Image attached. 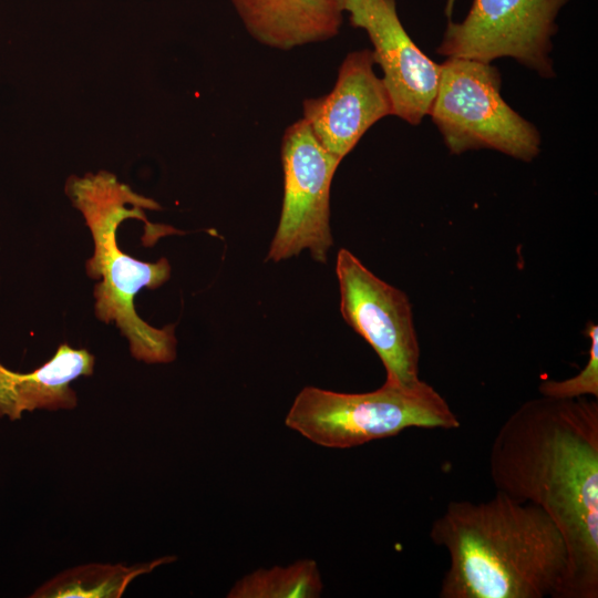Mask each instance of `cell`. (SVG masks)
Instances as JSON below:
<instances>
[{
    "instance_id": "cell-9",
    "label": "cell",
    "mask_w": 598,
    "mask_h": 598,
    "mask_svg": "<svg viewBox=\"0 0 598 598\" xmlns=\"http://www.w3.org/2000/svg\"><path fill=\"white\" fill-rule=\"evenodd\" d=\"M352 27L367 32L392 102V115L417 125L429 115L441 75L404 29L395 0H346Z\"/></svg>"
},
{
    "instance_id": "cell-4",
    "label": "cell",
    "mask_w": 598,
    "mask_h": 598,
    "mask_svg": "<svg viewBox=\"0 0 598 598\" xmlns=\"http://www.w3.org/2000/svg\"><path fill=\"white\" fill-rule=\"evenodd\" d=\"M285 423L312 443L329 448L363 445L410 427L461 426L446 400L421 379L410 385L385 381L379 389L363 393L306 386L295 398Z\"/></svg>"
},
{
    "instance_id": "cell-5",
    "label": "cell",
    "mask_w": 598,
    "mask_h": 598,
    "mask_svg": "<svg viewBox=\"0 0 598 598\" xmlns=\"http://www.w3.org/2000/svg\"><path fill=\"white\" fill-rule=\"evenodd\" d=\"M502 78L491 63L447 58L429 115L450 153L494 150L532 162L540 152L536 126L501 95Z\"/></svg>"
},
{
    "instance_id": "cell-2",
    "label": "cell",
    "mask_w": 598,
    "mask_h": 598,
    "mask_svg": "<svg viewBox=\"0 0 598 598\" xmlns=\"http://www.w3.org/2000/svg\"><path fill=\"white\" fill-rule=\"evenodd\" d=\"M430 538L448 554L441 598H568L565 540L532 504L498 492L485 502L452 501Z\"/></svg>"
},
{
    "instance_id": "cell-11",
    "label": "cell",
    "mask_w": 598,
    "mask_h": 598,
    "mask_svg": "<svg viewBox=\"0 0 598 598\" xmlns=\"http://www.w3.org/2000/svg\"><path fill=\"white\" fill-rule=\"evenodd\" d=\"M247 32L259 43L291 50L336 37L346 0H230Z\"/></svg>"
},
{
    "instance_id": "cell-3",
    "label": "cell",
    "mask_w": 598,
    "mask_h": 598,
    "mask_svg": "<svg viewBox=\"0 0 598 598\" xmlns=\"http://www.w3.org/2000/svg\"><path fill=\"white\" fill-rule=\"evenodd\" d=\"M66 193L83 214L93 239V255L86 260V274L95 280L94 312L99 320L114 322L130 346L131 354L146 363H169L176 358L175 327L155 328L140 318L134 299L143 289L154 290L171 277L165 257L156 262L141 261L125 254L117 244V229L127 218L145 224L143 244L154 245L158 238L183 234L171 226L153 225L143 208L159 209V205L137 195L114 175L101 172L83 178L72 177Z\"/></svg>"
},
{
    "instance_id": "cell-6",
    "label": "cell",
    "mask_w": 598,
    "mask_h": 598,
    "mask_svg": "<svg viewBox=\"0 0 598 598\" xmlns=\"http://www.w3.org/2000/svg\"><path fill=\"white\" fill-rule=\"evenodd\" d=\"M280 157L283 197L266 260L278 262L309 250L316 261L327 264L333 245L330 187L341 159L318 142L303 118L283 132Z\"/></svg>"
},
{
    "instance_id": "cell-1",
    "label": "cell",
    "mask_w": 598,
    "mask_h": 598,
    "mask_svg": "<svg viewBox=\"0 0 598 598\" xmlns=\"http://www.w3.org/2000/svg\"><path fill=\"white\" fill-rule=\"evenodd\" d=\"M496 492L540 508L569 557L568 598L598 597V402L540 395L498 429L489 452Z\"/></svg>"
},
{
    "instance_id": "cell-8",
    "label": "cell",
    "mask_w": 598,
    "mask_h": 598,
    "mask_svg": "<svg viewBox=\"0 0 598 598\" xmlns=\"http://www.w3.org/2000/svg\"><path fill=\"white\" fill-rule=\"evenodd\" d=\"M336 276L341 316L378 354L385 381L417 382L420 344L406 293L380 279L346 248L337 254Z\"/></svg>"
},
{
    "instance_id": "cell-15",
    "label": "cell",
    "mask_w": 598,
    "mask_h": 598,
    "mask_svg": "<svg viewBox=\"0 0 598 598\" xmlns=\"http://www.w3.org/2000/svg\"><path fill=\"white\" fill-rule=\"evenodd\" d=\"M586 334L590 340L588 361L574 377L565 380H543L540 395L555 399L598 398V326L589 322Z\"/></svg>"
},
{
    "instance_id": "cell-14",
    "label": "cell",
    "mask_w": 598,
    "mask_h": 598,
    "mask_svg": "<svg viewBox=\"0 0 598 598\" xmlns=\"http://www.w3.org/2000/svg\"><path fill=\"white\" fill-rule=\"evenodd\" d=\"M323 582L313 559L272 568H259L240 578L228 591V598H317Z\"/></svg>"
},
{
    "instance_id": "cell-12",
    "label": "cell",
    "mask_w": 598,
    "mask_h": 598,
    "mask_svg": "<svg viewBox=\"0 0 598 598\" xmlns=\"http://www.w3.org/2000/svg\"><path fill=\"white\" fill-rule=\"evenodd\" d=\"M94 355L85 349L61 344L40 368L20 373L0 363V417L11 421L34 410H71L78 404L70 383L94 371Z\"/></svg>"
},
{
    "instance_id": "cell-7",
    "label": "cell",
    "mask_w": 598,
    "mask_h": 598,
    "mask_svg": "<svg viewBox=\"0 0 598 598\" xmlns=\"http://www.w3.org/2000/svg\"><path fill=\"white\" fill-rule=\"evenodd\" d=\"M569 0H473L461 22L448 21L436 52L491 63L512 58L540 76L555 75L556 19Z\"/></svg>"
},
{
    "instance_id": "cell-10",
    "label": "cell",
    "mask_w": 598,
    "mask_h": 598,
    "mask_svg": "<svg viewBox=\"0 0 598 598\" xmlns=\"http://www.w3.org/2000/svg\"><path fill=\"white\" fill-rule=\"evenodd\" d=\"M374 64L371 50L348 53L333 89L302 103V118L318 142L341 161L374 123L392 115L389 92Z\"/></svg>"
},
{
    "instance_id": "cell-13",
    "label": "cell",
    "mask_w": 598,
    "mask_h": 598,
    "mask_svg": "<svg viewBox=\"0 0 598 598\" xmlns=\"http://www.w3.org/2000/svg\"><path fill=\"white\" fill-rule=\"evenodd\" d=\"M172 560L174 557H161L130 567L109 564L78 566L50 579L39 587L31 597L120 598L133 579Z\"/></svg>"
}]
</instances>
